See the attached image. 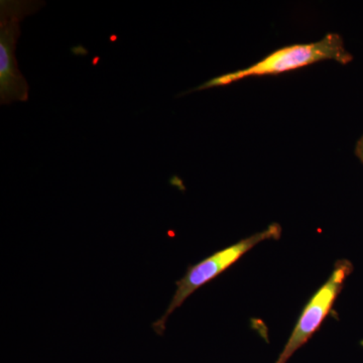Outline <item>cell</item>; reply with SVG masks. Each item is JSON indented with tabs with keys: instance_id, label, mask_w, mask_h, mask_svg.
<instances>
[{
	"instance_id": "1",
	"label": "cell",
	"mask_w": 363,
	"mask_h": 363,
	"mask_svg": "<svg viewBox=\"0 0 363 363\" xmlns=\"http://www.w3.org/2000/svg\"><path fill=\"white\" fill-rule=\"evenodd\" d=\"M328 60L337 62L342 65L352 62V55L346 50L342 38L337 33H328L323 39L310 44L292 45L281 48L252 66L210 79L192 91L223 87L245 78L278 75Z\"/></svg>"
},
{
	"instance_id": "2",
	"label": "cell",
	"mask_w": 363,
	"mask_h": 363,
	"mask_svg": "<svg viewBox=\"0 0 363 363\" xmlns=\"http://www.w3.org/2000/svg\"><path fill=\"white\" fill-rule=\"evenodd\" d=\"M281 226L278 223H272L267 226L264 230L238 241L230 247L218 250V252L213 253V255L201 260L194 266L189 267L183 278L176 281V292L174 294L166 312L152 324L155 332L159 335H162L164 332L166 331L169 317L178 308H180L196 291L199 290L200 288L206 285L212 279L220 276L222 272L233 266L238 260H240L245 253L252 250L255 245H259L262 241L279 240L281 238Z\"/></svg>"
},
{
	"instance_id": "3",
	"label": "cell",
	"mask_w": 363,
	"mask_h": 363,
	"mask_svg": "<svg viewBox=\"0 0 363 363\" xmlns=\"http://www.w3.org/2000/svg\"><path fill=\"white\" fill-rule=\"evenodd\" d=\"M39 2L1 1L0 6V104L26 102L28 82L18 67L16 42L21 35V21L39 9Z\"/></svg>"
},
{
	"instance_id": "4",
	"label": "cell",
	"mask_w": 363,
	"mask_h": 363,
	"mask_svg": "<svg viewBox=\"0 0 363 363\" xmlns=\"http://www.w3.org/2000/svg\"><path fill=\"white\" fill-rule=\"evenodd\" d=\"M353 271V266L348 259L338 260L331 276L306 306L298 318L297 324L286 343L285 347L274 363H286L302 346L314 335L323 323L325 318L330 313L336 298L342 291L346 279Z\"/></svg>"
},
{
	"instance_id": "5",
	"label": "cell",
	"mask_w": 363,
	"mask_h": 363,
	"mask_svg": "<svg viewBox=\"0 0 363 363\" xmlns=\"http://www.w3.org/2000/svg\"><path fill=\"white\" fill-rule=\"evenodd\" d=\"M355 155H357L358 159H359L363 164V135L362 138L358 140L357 147H355Z\"/></svg>"
}]
</instances>
